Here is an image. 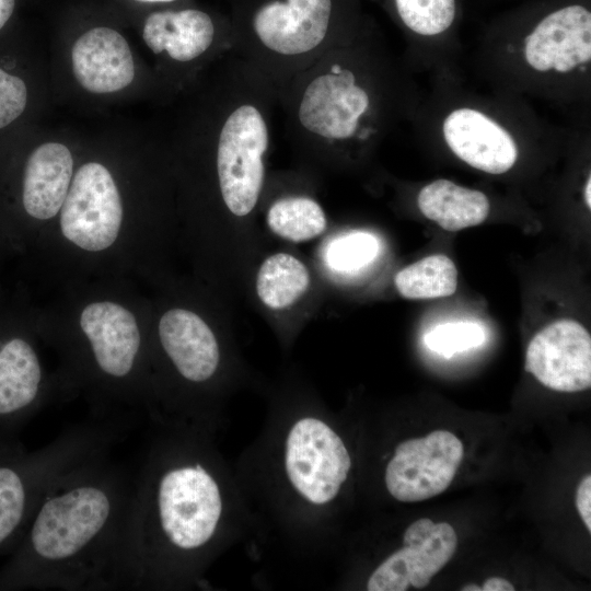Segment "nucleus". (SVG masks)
Masks as SVG:
<instances>
[{"mask_svg":"<svg viewBox=\"0 0 591 591\" xmlns=\"http://www.w3.org/2000/svg\"><path fill=\"white\" fill-rule=\"evenodd\" d=\"M124 199L109 165L91 157L77 163L59 211L63 236L89 252L109 247L124 219Z\"/></svg>","mask_w":591,"mask_h":591,"instance_id":"nucleus-10","label":"nucleus"},{"mask_svg":"<svg viewBox=\"0 0 591 591\" xmlns=\"http://www.w3.org/2000/svg\"><path fill=\"white\" fill-rule=\"evenodd\" d=\"M20 0H0V37L12 30Z\"/></svg>","mask_w":591,"mask_h":591,"instance_id":"nucleus-28","label":"nucleus"},{"mask_svg":"<svg viewBox=\"0 0 591 591\" xmlns=\"http://www.w3.org/2000/svg\"><path fill=\"white\" fill-rule=\"evenodd\" d=\"M113 429L78 426L32 451L18 440L0 442V556L15 548L42 498L63 475L107 452L116 438Z\"/></svg>","mask_w":591,"mask_h":591,"instance_id":"nucleus-6","label":"nucleus"},{"mask_svg":"<svg viewBox=\"0 0 591 591\" xmlns=\"http://www.w3.org/2000/svg\"><path fill=\"white\" fill-rule=\"evenodd\" d=\"M457 536L447 522L428 518L413 522L403 535V547L392 553L371 573L368 591L422 589L452 558Z\"/></svg>","mask_w":591,"mask_h":591,"instance_id":"nucleus-15","label":"nucleus"},{"mask_svg":"<svg viewBox=\"0 0 591 591\" xmlns=\"http://www.w3.org/2000/svg\"><path fill=\"white\" fill-rule=\"evenodd\" d=\"M514 587L507 579L501 577H491L485 580L482 591H513Z\"/></svg>","mask_w":591,"mask_h":591,"instance_id":"nucleus-29","label":"nucleus"},{"mask_svg":"<svg viewBox=\"0 0 591 591\" xmlns=\"http://www.w3.org/2000/svg\"><path fill=\"white\" fill-rule=\"evenodd\" d=\"M506 53L520 71L543 83L586 79L591 65V11L578 0L546 5L522 22Z\"/></svg>","mask_w":591,"mask_h":591,"instance_id":"nucleus-9","label":"nucleus"},{"mask_svg":"<svg viewBox=\"0 0 591 591\" xmlns=\"http://www.w3.org/2000/svg\"><path fill=\"white\" fill-rule=\"evenodd\" d=\"M484 340V329L473 322L444 323L436 326L425 336L427 347L444 357L478 347Z\"/></svg>","mask_w":591,"mask_h":591,"instance_id":"nucleus-26","label":"nucleus"},{"mask_svg":"<svg viewBox=\"0 0 591 591\" xmlns=\"http://www.w3.org/2000/svg\"><path fill=\"white\" fill-rule=\"evenodd\" d=\"M283 465L296 493L316 507L333 501L351 468L341 437L323 419L305 416L292 424L286 441Z\"/></svg>","mask_w":591,"mask_h":591,"instance_id":"nucleus-11","label":"nucleus"},{"mask_svg":"<svg viewBox=\"0 0 591 591\" xmlns=\"http://www.w3.org/2000/svg\"><path fill=\"white\" fill-rule=\"evenodd\" d=\"M310 273L297 257L276 253L260 265L256 277V291L260 301L271 310L292 305L308 290Z\"/></svg>","mask_w":591,"mask_h":591,"instance_id":"nucleus-22","label":"nucleus"},{"mask_svg":"<svg viewBox=\"0 0 591 591\" xmlns=\"http://www.w3.org/2000/svg\"><path fill=\"white\" fill-rule=\"evenodd\" d=\"M378 253L379 242L373 234L352 231L328 244L325 260L335 271L351 273L370 264Z\"/></svg>","mask_w":591,"mask_h":591,"instance_id":"nucleus-25","label":"nucleus"},{"mask_svg":"<svg viewBox=\"0 0 591 591\" xmlns=\"http://www.w3.org/2000/svg\"><path fill=\"white\" fill-rule=\"evenodd\" d=\"M161 347L177 374L188 383L208 382L220 363V349L211 328L196 313L175 308L159 322Z\"/></svg>","mask_w":591,"mask_h":591,"instance_id":"nucleus-19","label":"nucleus"},{"mask_svg":"<svg viewBox=\"0 0 591 591\" xmlns=\"http://www.w3.org/2000/svg\"><path fill=\"white\" fill-rule=\"evenodd\" d=\"M412 39L437 40L455 25L460 0H371Z\"/></svg>","mask_w":591,"mask_h":591,"instance_id":"nucleus-21","label":"nucleus"},{"mask_svg":"<svg viewBox=\"0 0 591 591\" xmlns=\"http://www.w3.org/2000/svg\"><path fill=\"white\" fill-rule=\"evenodd\" d=\"M286 137L320 162L354 160L385 137L406 106V85L370 20L348 43L293 77L278 96Z\"/></svg>","mask_w":591,"mask_h":591,"instance_id":"nucleus-2","label":"nucleus"},{"mask_svg":"<svg viewBox=\"0 0 591 591\" xmlns=\"http://www.w3.org/2000/svg\"><path fill=\"white\" fill-rule=\"evenodd\" d=\"M184 444H159L132 480L112 589H152L181 580L217 536L224 511L220 483Z\"/></svg>","mask_w":591,"mask_h":591,"instance_id":"nucleus-3","label":"nucleus"},{"mask_svg":"<svg viewBox=\"0 0 591 591\" xmlns=\"http://www.w3.org/2000/svg\"><path fill=\"white\" fill-rule=\"evenodd\" d=\"M101 453L42 498L0 567V591L112 590V571L132 480Z\"/></svg>","mask_w":591,"mask_h":591,"instance_id":"nucleus-1","label":"nucleus"},{"mask_svg":"<svg viewBox=\"0 0 591 591\" xmlns=\"http://www.w3.org/2000/svg\"><path fill=\"white\" fill-rule=\"evenodd\" d=\"M49 94L43 47L14 26L0 37V149L39 124Z\"/></svg>","mask_w":591,"mask_h":591,"instance_id":"nucleus-12","label":"nucleus"},{"mask_svg":"<svg viewBox=\"0 0 591 591\" xmlns=\"http://www.w3.org/2000/svg\"><path fill=\"white\" fill-rule=\"evenodd\" d=\"M417 205L427 219L452 232L480 224L490 212L483 192L442 178L419 190Z\"/></svg>","mask_w":591,"mask_h":591,"instance_id":"nucleus-20","label":"nucleus"},{"mask_svg":"<svg viewBox=\"0 0 591 591\" xmlns=\"http://www.w3.org/2000/svg\"><path fill=\"white\" fill-rule=\"evenodd\" d=\"M81 135L34 125L0 149V204L46 221L65 201L77 166Z\"/></svg>","mask_w":591,"mask_h":591,"instance_id":"nucleus-8","label":"nucleus"},{"mask_svg":"<svg viewBox=\"0 0 591 591\" xmlns=\"http://www.w3.org/2000/svg\"><path fill=\"white\" fill-rule=\"evenodd\" d=\"M268 228L280 237L303 242L322 234L327 220L322 206L308 195H286L270 202L266 211Z\"/></svg>","mask_w":591,"mask_h":591,"instance_id":"nucleus-23","label":"nucleus"},{"mask_svg":"<svg viewBox=\"0 0 591 591\" xmlns=\"http://www.w3.org/2000/svg\"><path fill=\"white\" fill-rule=\"evenodd\" d=\"M80 326L100 375L118 384L128 380L137 369L141 346L134 314L114 302H94L83 309Z\"/></svg>","mask_w":591,"mask_h":591,"instance_id":"nucleus-18","label":"nucleus"},{"mask_svg":"<svg viewBox=\"0 0 591 591\" xmlns=\"http://www.w3.org/2000/svg\"><path fill=\"white\" fill-rule=\"evenodd\" d=\"M576 507L588 531L591 532V475H587L577 488Z\"/></svg>","mask_w":591,"mask_h":591,"instance_id":"nucleus-27","label":"nucleus"},{"mask_svg":"<svg viewBox=\"0 0 591 591\" xmlns=\"http://www.w3.org/2000/svg\"><path fill=\"white\" fill-rule=\"evenodd\" d=\"M463 456V443L447 430L403 441L385 467L386 489L402 502L436 497L451 485Z\"/></svg>","mask_w":591,"mask_h":591,"instance_id":"nucleus-13","label":"nucleus"},{"mask_svg":"<svg viewBox=\"0 0 591 591\" xmlns=\"http://www.w3.org/2000/svg\"><path fill=\"white\" fill-rule=\"evenodd\" d=\"M525 371L544 386L566 393L591 385V337L578 322L560 320L540 331L525 354Z\"/></svg>","mask_w":591,"mask_h":591,"instance_id":"nucleus-16","label":"nucleus"},{"mask_svg":"<svg viewBox=\"0 0 591 591\" xmlns=\"http://www.w3.org/2000/svg\"><path fill=\"white\" fill-rule=\"evenodd\" d=\"M0 332V442L18 434L39 410L44 374L39 356L21 334Z\"/></svg>","mask_w":591,"mask_h":591,"instance_id":"nucleus-17","label":"nucleus"},{"mask_svg":"<svg viewBox=\"0 0 591 591\" xmlns=\"http://www.w3.org/2000/svg\"><path fill=\"white\" fill-rule=\"evenodd\" d=\"M462 591H482V587L477 584H465L461 588Z\"/></svg>","mask_w":591,"mask_h":591,"instance_id":"nucleus-32","label":"nucleus"},{"mask_svg":"<svg viewBox=\"0 0 591 591\" xmlns=\"http://www.w3.org/2000/svg\"><path fill=\"white\" fill-rule=\"evenodd\" d=\"M590 190H591V178L590 176L588 177L587 182H586V185H584V190H583V196H584V202L587 205V207L590 209L591 207V196H590Z\"/></svg>","mask_w":591,"mask_h":591,"instance_id":"nucleus-31","label":"nucleus"},{"mask_svg":"<svg viewBox=\"0 0 591 591\" xmlns=\"http://www.w3.org/2000/svg\"><path fill=\"white\" fill-rule=\"evenodd\" d=\"M138 3L153 5V7H163L171 5L184 2L183 0H132Z\"/></svg>","mask_w":591,"mask_h":591,"instance_id":"nucleus-30","label":"nucleus"},{"mask_svg":"<svg viewBox=\"0 0 591 591\" xmlns=\"http://www.w3.org/2000/svg\"><path fill=\"white\" fill-rule=\"evenodd\" d=\"M440 135L459 160L480 172L507 173L519 159L517 131L478 105L452 106L441 118Z\"/></svg>","mask_w":591,"mask_h":591,"instance_id":"nucleus-14","label":"nucleus"},{"mask_svg":"<svg viewBox=\"0 0 591 591\" xmlns=\"http://www.w3.org/2000/svg\"><path fill=\"white\" fill-rule=\"evenodd\" d=\"M232 53L277 97L298 73L350 42L369 20L360 0H227Z\"/></svg>","mask_w":591,"mask_h":591,"instance_id":"nucleus-4","label":"nucleus"},{"mask_svg":"<svg viewBox=\"0 0 591 591\" xmlns=\"http://www.w3.org/2000/svg\"><path fill=\"white\" fill-rule=\"evenodd\" d=\"M50 94L65 101L102 106L150 99L160 103L149 62L118 28L95 24L51 48Z\"/></svg>","mask_w":591,"mask_h":591,"instance_id":"nucleus-5","label":"nucleus"},{"mask_svg":"<svg viewBox=\"0 0 591 591\" xmlns=\"http://www.w3.org/2000/svg\"><path fill=\"white\" fill-rule=\"evenodd\" d=\"M395 286L406 299H433L453 294L457 286V270L445 255L427 256L395 276Z\"/></svg>","mask_w":591,"mask_h":591,"instance_id":"nucleus-24","label":"nucleus"},{"mask_svg":"<svg viewBox=\"0 0 591 591\" xmlns=\"http://www.w3.org/2000/svg\"><path fill=\"white\" fill-rule=\"evenodd\" d=\"M140 38L150 57L162 105H171L232 51L229 14L188 2L153 9L142 20Z\"/></svg>","mask_w":591,"mask_h":591,"instance_id":"nucleus-7","label":"nucleus"}]
</instances>
